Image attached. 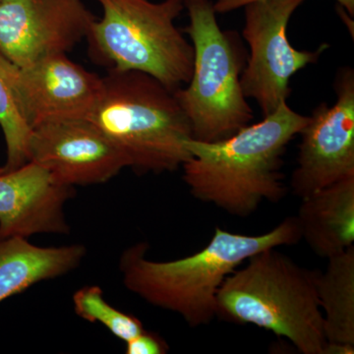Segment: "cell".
Instances as JSON below:
<instances>
[{
	"label": "cell",
	"instance_id": "7c38bea8",
	"mask_svg": "<svg viewBox=\"0 0 354 354\" xmlns=\"http://www.w3.org/2000/svg\"><path fill=\"white\" fill-rule=\"evenodd\" d=\"M73 193V186L62 183L34 162L1 172L0 241L39 234H68L64 209Z\"/></svg>",
	"mask_w": 354,
	"mask_h": 354
},
{
	"label": "cell",
	"instance_id": "7a4b0ae2",
	"mask_svg": "<svg viewBox=\"0 0 354 354\" xmlns=\"http://www.w3.org/2000/svg\"><path fill=\"white\" fill-rule=\"evenodd\" d=\"M301 241L297 216H288L264 234H234L216 227L197 253L174 261L147 259L148 246L130 247L120 257L128 290L149 304L178 314L191 328L216 318V297L223 281L242 263L261 251L295 245Z\"/></svg>",
	"mask_w": 354,
	"mask_h": 354
},
{
	"label": "cell",
	"instance_id": "9a60e30c",
	"mask_svg": "<svg viewBox=\"0 0 354 354\" xmlns=\"http://www.w3.org/2000/svg\"><path fill=\"white\" fill-rule=\"evenodd\" d=\"M328 261L316 279L326 344L354 346V246Z\"/></svg>",
	"mask_w": 354,
	"mask_h": 354
},
{
	"label": "cell",
	"instance_id": "52a82bcc",
	"mask_svg": "<svg viewBox=\"0 0 354 354\" xmlns=\"http://www.w3.org/2000/svg\"><path fill=\"white\" fill-rule=\"evenodd\" d=\"M305 0H254L245 9L243 38L250 48L241 77L246 99L257 102L263 116L288 102L291 78L307 65L315 64L327 50H299L288 38L291 16Z\"/></svg>",
	"mask_w": 354,
	"mask_h": 354
},
{
	"label": "cell",
	"instance_id": "277c9868",
	"mask_svg": "<svg viewBox=\"0 0 354 354\" xmlns=\"http://www.w3.org/2000/svg\"><path fill=\"white\" fill-rule=\"evenodd\" d=\"M225 279L216 297V317L253 325L285 337L302 354H323V313L318 271L305 269L277 248L255 254Z\"/></svg>",
	"mask_w": 354,
	"mask_h": 354
},
{
	"label": "cell",
	"instance_id": "8fae6325",
	"mask_svg": "<svg viewBox=\"0 0 354 354\" xmlns=\"http://www.w3.org/2000/svg\"><path fill=\"white\" fill-rule=\"evenodd\" d=\"M102 77L88 71L66 53L15 65L14 86L30 127L53 120L86 118L101 91Z\"/></svg>",
	"mask_w": 354,
	"mask_h": 354
},
{
	"label": "cell",
	"instance_id": "8992f818",
	"mask_svg": "<svg viewBox=\"0 0 354 354\" xmlns=\"http://www.w3.org/2000/svg\"><path fill=\"white\" fill-rule=\"evenodd\" d=\"M189 25L184 31L194 51L187 87L174 92L189 121L192 139L221 141L253 120L252 109L242 91L241 55L230 35L223 32L209 0H183Z\"/></svg>",
	"mask_w": 354,
	"mask_h": 354
},
{
	"label": "cell",
	"instance_id": "5b68a950",
	"mask_svg": "<svg viewBox=\"0 0 354 354\" xmlns=\"http://www.w3.org/2000/svg\"><path fill=\"white\" fill-rule=\"evenodd\" d=\"M102 9L86 41L109 70L138 71L176 92L189 82L194 51L176 27L183 0H95Z\"/></svg>",
	"mask_w": 354,
	"mask_h": 354
},
{
	"label": "cell",
	"instance_id": "d6986e66",
	"mask_svg": "<svg viewBox=\"0 0 354 354\" xmlns=\"http://www.w3.org/2000/svg\"><path fill=\"white\" fill-rule=\"evenodd\" d=\"M252 1L254 0H218L214 4V9H215L216 13H227L241 8L249 2ZM335 1L339 2V6L346 9L349 15L353 16L354 0H335Z\"/></svg>",
	"mask_w": 354,
	"mask_h": 354
},
{
	"label": "cell",
	"instance_id": "ba28073f",
	"mask_svg": "<svg viewBox=\"0 0 354 354\" xmlns=\"http://www.w3.org/2000/svg\"><path fill=\"white\" fill-rule=\"evenodd\" d=\"M337 101L319 104L299 133L297 165L290 185L297 197L304 198L354 176V72L346 66L335 79Z\"/></svg>",
	"mask_w": 354,
	"mask_h": 354
},
{
	"label": "cell",
	"instance_id": "6da1fadb",
	"mask_svg": "<svg viewBox=\"0 0 354 354\" xmlns=\"http://www.w3.org/2000/svg\"><path fill=\"white\" fill-rule=\"evenodd\" d=\"M308 120L285 102L227 139L187 140L190 158L181 169L191 195L239 218L252 215L263 202H281L286 194L281 171L286 147Z\"/></svg>",
	"mask_w": 354,
	"mask_h": 354
},
{
	"label": "cell",
	"instance_id": "ffe728a7",
	"mask_svg": "<svg viewBox=\"0 0 354 354\" xmlns=\"http://www.w3.org/2000/svg\"><path fill=\"white\" fill-rule=\"evenodd\" d=\"M6 1V0H0V2Z\"/></svg>",
	"mask_w": 354,
	"mask_h": 354
},
{
	"label": "cell",
	"instance_id": "30bf717a",
	"mask_svg": "<svg viewBox=\"0 0 354 354\" xmlns=\"http://www.w3.org/2000/svg\"><path fill=\"white\" fill-rule=\"evenodd\" d=\"M29 162L73 187L106 183L128 167L122 153L86 118L48 121L32 128Z\"/></svg>",
	"mask_w": 354,
	"mask_h": 354
},
{
	"label": "cell",
	"instance_id": "3957f363",
	"mask_svg": "<svg viewBox=\"0 0 354 354\" xmlns=\"http://www.w3.org/2000/svg\"><path fill=\"white\" fill-rule=\"evenodd\" d=\"M86 120L137 174L176 171L190 158L189 121L174 92L148 74L109 70Z\"/></svg>",
	"mask_w": 354,
	"mask_h": 354
},
{
	"label": "cell",
	"instance_id": "e0dca14e",
	"mask_svg": "<svg viewBox=\"0 0 354 354\" xmlns=\"http://www.w3.org/2000/svg\"><path fill=\"white\" fill-rule=\"evenodd\" d=\"M73 304L75 313L80 318L101 324L121 341H131L145 330L138 318L111 306L104 299L100 286H88L77 290L73 295Z\"/></svg>",
	"mask_w": 354,
	"mask_h": 354
},
{
	"label": "cell",
	"instance_id": "2e32d148",
	"mask_svg": "<svg viewBox=\"0 0 354 354\" xmlns=\"http://www.w3.org/2000/svg\"><path fill=\"white\" fill-rule=\"evenodd\" d=\"M15 64L0 55V128L6 139L7 158L0 174L13 171L29 162L32 128L28 124L14 86Z\"/></svg>",
	"mask_w": 354,
	"mask_h": 354
},
{
	"label": "cell",
	"instance_id": "4fadbf2b",
	"mask_svg": "<svg viewBox=\"0 0 354 354\" xmlns=\"http://www.w3.org/2000/svg\"><path fill=\"white\" fill-rule=\"evenodd\" d=\"M297 216L301 239L318 257L329 259L354 243V176L301 198Z\"/></svg>",
	"mask_w": 354,
	"mask_h": 354
},
{
	"label": "cell",
	"instance_id": "5bb4252c",
	"mask_svg": "<svg viewBox=\"0 0 354 354\" xmlns=\"http://www.w3.org/2000/svg\"><path fill=\"white\" fill-rule=\"evenodd\" d=\"M86 255L80 244L60 247L34 245L24 237L0 241V304L43 281L76 269Z\"/></svg>",
	"mask_w": 354,
	"mask_h": 354
},
{
	"label": "cell",
	"instance_id": "9c48e42d",
	"mask_svg": "<svg viewBox=\"0 0 354 354\" xmlns=\"http://www.w3.org/2000/svg\"><path fill=\"white\" fill-rule=\"evenodd\" d=\"M95 18L84 0L0 2V55L18 67L67 55L87 38Z\"/></svg>",
	"mask_w": 354,
	"mask_h": 354
},
{
	"label": "cell",
	"instance_id": "ac0fdd59",
	"mask_svg": "<svg viewBox=\"0 0 354 354\" xmlns=\"http://www.w3.org/2000/svg\"><path fill=\"white\" fill-rule=\"evenodd\" d=\"M125 344L127 354H165L169 351L167 342L160 335L146 330Z\"/></svg>",
	"mask_w": 354,
	"mask_h": 354
}]
</instances>
